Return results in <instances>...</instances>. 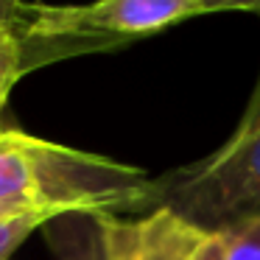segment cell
Listing matches in <instances>:
<instances>
[{
    "label": "cell",
    "mask_w": 260,
    "mask_h": 260,
    "mask_svg": "<svg viewBox=\"0 0 260 260\" xmlns=\"http://www.w3.org/2000/svg\"><path fill=\"white\" fill-rule=\"evenodd\" d=\"M154 196L140 171L112 159L37 140L0 135V218L20 213L115 215Z\"/></svg>",
    "instance_id": "obj_1"
},
{
    "label": "cell",
    "mask_w": 260,
    "mask_h": 260,
    "mask_svg": "<svg viewBox=\"0 0 260 260\" xmlns=\"http://www.w3.org/2000/svg\"><path fill=\"white\" fill-rule=\"evenodd\" d=\"M254 12L257 3H207V0H101L90 6H20L17 34L25 42L76 45L101 51L140 40L187 17L210 12Z\"/></svg>",
    "instance_id": "obj_2"
},
{
    "label": "cell",
    "mask_w": 260,
    "mask_h": 260,
    "mask_svg": "<svg viewBox=\"0 0 260 260\" xmlns=\"http://www.w3.org/2000/svg\"><path fill=\"white\" fill-rule=\"evenodd\" d=\"M162 207L202 232H226L260 218V126L235 132L213 157L171 176Z\"/></svg>",
    "instance_id": "obj_3"
},
{
    "label": "cell",
    "mask_w": 260,
    "mask_h": 260,
    "mask_svg": "<svg viewBox=\"0 0 260 260\" xmlns=\"http://www.w3.org/2000/svg\"><path fill=\"white\" fill-rule=\"evenodd\" d=\"M95 221L107 260H193L207 238L168 207H157L143 218L95 215Z\"/></svg>",
    "instance_id": "obj_4"
},
{
    "label": "cell",
    "mask_w": 260,
    "mask_h": 260,
    "mask_svg": "<svg viewBox=\"0 0 260 260\" xmlns=\"http://www.w3.org/2000/svg\"><path fill=\"white\" fill-rule=\"evenodd\" d=\"M25 70L28 68L23 59V40L14 31V25L0 23V109L6 107L9 92Z\"/></svg>",
    "instance_id": "obj_5"
},
{
    "label": "cell",
    "mask_w": 260,
    "mask_h": 260,
    "mask_svg": "<svg viewBox=\"0 0 260 260\" xmlns=\"http://www.w3.org/2000/svg\"><path fill=\"white\" fill-rule=\"evenodd\" d=\"M59 218L56 213H48V210H40V213H20V215H3L0 218V260H6L37 226L48 224V221Z\"/></svg>",
    "instance_id": "obj_6"
},
{
    "label": "cell",
    "mask_w": 260,
    "mask_h": 260,
    "mask_svg": "<svg viewBox=\"0 0 260 260\" xmlns=\"http://www.w3.org/2000/svg\"><path fill=\"white\" fill-rule=\"evenodd\" d=\"M226 260H260V218L226 230Z\"/></svg>",
    "instance_id": "obj_7"
},
{
    "label": "cell",
    "mask_w": 260,
    "mask_h": 260,
    "mask_svg": "<svg viewBox=\"0 0 260 260\" xmlns=\"http://www.w3.org/2000/svg\"><path fill=\"white\" fill-rule=\"evenodd\" d=\"M193 260H226V232H207Z\"/></svg>",
    "instance_id": "obj_8"
},
{
    "label": "cell",
    "mask_w": 260,
    "mask_h": 260,
    "mask_svg": "<svg viewBox=\"0 0 260 260\" xmlns=\"http://www.w3.org/2000/svg\"><path fill=\"white\" fill-rule=\"evenodd\" d=\"M254 12H260V3H257ZM257 126H260V81H257V87H254V95L246 107V115H243V120L238 123L235 132L241 135V132H252V129H257Z\"/></svg>",
    "instance_id": "obj_9"
},
{
    "label": "cell",
    "mask_w": 260,
    "mask_h": 260,
    "mask_svg": "<svg viewBox=\"0 0 260 260\" xmlns=\"http://www.w3.org/2000/svg\"><path fill=\"white\" fill-rule=\"evenodd\" d=\"M68 260H107V252H104V243H101V232H95V238L90 243H84L81 249H76Z\"/></svg>",
    "instance_id": "obj_10"
},
{
    "label": "cell",
    "mask_w": 260,
    "mask_h": 260,
    "mask_svg": "<svg viewBox=\"0 0 260 260\" xmlns=\"http://www.w3.org/2000/svg\"><path fill=\"white\" fill-rule=\"evenodd\" d=\"M3 132H6V129H0V135H3Z\"/></svg>",
    "instance_id": "obj_11"
}]
</instances>
